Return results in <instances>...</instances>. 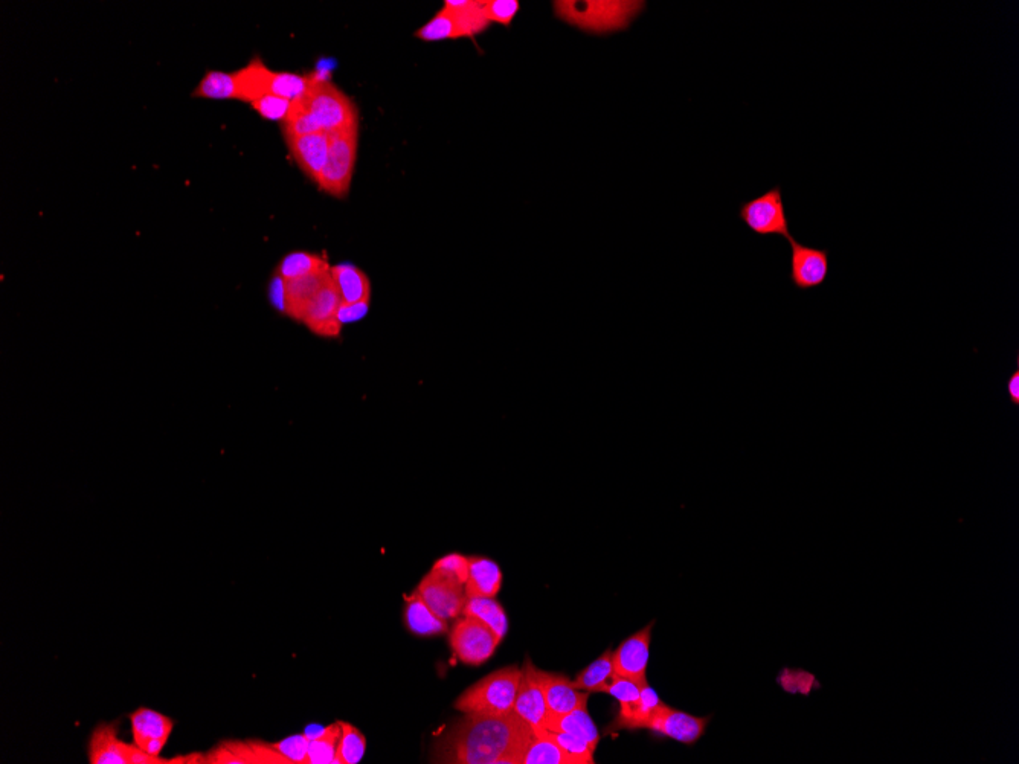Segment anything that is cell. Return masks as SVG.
Masks as SVG:
<instances>
[{
  "label": "cell",
  "instance_id": "obj_1",
  "mask_svg": "<svg viewBox=\"0 0 1019 764\" xmlns=\"http://www.w3.org/2000/svg\"><path fill=\"white\" fill-rule=\"evenodd\" d=\"M534 728L518 714H464L440 746V760L457 764H519Z\"/></svg>",
  "mask_w": 1019,
  "mask_h": 764
},
{
  "label": "cell",
  "instance_id": "obj_2",
  "mask_svg": "<svg viewBox=\"0 0 1019 764\" xmlns=\"http://www.w3.org/2000/svg\"><path fill=\"white\" fill-rule=\"evenodd\" d=\"M521 676L522 668L516 665L493 671L486 678L467 688L458 697L455 708L464 714H487V716L513 713Z\"/></svg>",
  "mask_w": 1019,
  "mask_h": 764
},
{
  "label": "cell",
  "instance_id": "obj_3",
  "mask_svg": "<svg viewBox=\"0 0 1019 764\" xmlns=\"http://www.w3.org/2000/svg\"><path fill=\"white\" fill-rule=\"evenodd\" d=\"M301 103L310 110L322 132L333 133L359 124L353 100L325 78L313 77Z\"/></svg>",
  "mask_w": 1019,
  "mask_h": 764
},
{
  "label": "cell",
  "instance_id": "obj_4",
  "mask_svg": "<svg viewBox=\"0 0 1019 764\" xmlns=\"http://www.w3.org/2000/svg\"><path fill=\"white\" fill-rule=\"evenodd\" d=\"M330 150L327 164L319 177V190L336 199H345L350 193L356 167L357 144H359V124L328 133Z\"/></svg>",
  "mask_w": 1019,
  "mask_h": 764
},
{
  "label": "cell",
  "instance_id": "obj_5",
  "mask_svg": "<svg viewBox=\"0 0 1019 764\" xmlns=\"http://www.w3.org/2000/svg\"><path fill=\"white\" fill-rule=\"evenodd\" d=\"M739 219L749 231L759 237H783L788 243L794 240L789 232L788 212L780 185L756 199L742 203L739 208Z\"/></svg>",
  "mask_w": 1019,
  "mask_h": 764
},
{
  "label": "cell",
  "instance_id": "obj_6",
  "mask_svg": "<svg viewBox=\"0 0 1019 764\" xmlns=\"http://www.w3.org/2000/svg\"><path fill=\"white\" fill-rule=\"evenodd\" d=\"M449 641L457 658L467 665H481L489 661L501 643V639L483 621L466 615L451 630Z\"/></svg>",
  "mask_w": 1019,
  "mask_h": 764
},
{
  "label": "cell",
  "instance_id": "obj_7",
  "mask_svg": "<svg viewBox=\"0 0 1019 764\" xmlns=\"http://www.w3.org/2000/svg\"><path fill=\"white\" fill-rule=\"evenodd\" d=\"M791 246V273L789 280L797 290H812L823 286L829 277V252L812 248L797 240L789 241Z\"/></svg>",
  "mask_w": 1019,
  "mask_h": 764
},
{
  "label": "cell",
  "instance_id": "obj_8",
  "mask_svg": "<svg viewBox=\"0 0 1019 764\" xmlns=\"http://www.w3.org/2000/svg\"><path fill=\"white\" fill-rule=\"evenodd\" d=\"M330 270L296 280L283 281L277 278V283L274 284L277 295L274 296L275 298L278 296V309L293 321L303 322L310 302L318 295L319 290L332 280Z\"/></svg>",
  "mask_w": 1019,
  "mask_h": 764
},
{
  "label": "cell",
  "instance_id": "obj_9",
  "mask_svg": "<svg viewBox=\"0 0 1019 764\" xmlns=\"http://www.w3.org/2000/svg\"><path fill=\"white\" fill-rule=\"evenodd\" d=\"M708 722L710 717L693 716L685 711L675 710L663 702L653 714L647 729L659 736L676 740L682 745H695L707 731Z\"/></svg>",
  "mask_w": 1019,
  "mask_h": 764
},
{
  "label": "cell",
  "instance_id": "obj_10",
  "mask_svg": "<svg viewBox=\"0 0 1019 764\" xmlns=\"http://www.w3.org/2000/svg\"><path fill=\"white\" fill-rule=\"evenodd\" d=\"M341 309V296L333 280H330L310 302L303 324L321 338H339L344 325L339 318Z\"/></svg>",
  "mask_w": 1019,
  "mask_h": 764
},
{
  "label": "cell",
  "instance_id": "obj_11",
  "mask_svg": "<svg viewBox=\"0 0 1019 764\" xmlns=\"http://www.w3.org/2000/svg\"><path fill=\"white\" fill-rule=\"evenodd\" d=\"M415 592L428 604L429 609L444 621L454 620L463 614L467 600L464 586L447 582L435 572L426 574Z\"/></svg>",
  "mask_w": 1019,
  "mask_h": 764
},
{
  "label": "cell",
  "instance_id": "obj_12",
  "mask_svg": "<svg viewBox=\"0 0 1019 764\" xmlns=\"http://www.w3.org/2000/svg\"><path fill=\"white\" fill-rule=\"evenodd\" d=\"M133 743L147 754L161 757L170 740L174 722L170 717L152 708H138L129 716Z\"/></svg>",
  "mask_w": 1019,
  "mask_h": 764
},
{
  "label": "cell",
  "instance_id": "obj_13",
  "mask_svg": "<svg viewBox=\"0 0 1019 764\" xmlns=\"http://www.w3.org/2000/svg\"><path fill=\"white\" fill-rule=\"evenodd\" d=\"M542 675H544V671L534 667L527 659L522 667L521 682H519L515 707H513V713L518 714L533 728H544L545 720L550 713L547 702H545L544 690H542Z\"/></svg>",
  "mask_w": 1019,
  "mask_h": 764
},
{
  "label": "cell",
  "instance_id": "obj_14",
  "mask_svg": "<svg viewBox=\"0 0 1019 764\" xmlns=\"http://www.w3.org/2000/svg\"><path fill=\"white\" fill-rule=\"evenodd\" d=\"M653 623L627 638L614 652V673L632 679L640 685H647V664H649L650 638Z\"/></svg>",
  "mask_w": 1019,
  "mask_h": 764
},
{
  "label": "cell",
  "instance_id": "obj_15",
  "mask_svg": "<svg viewBox=\"0 0 1019 764\" xmlns=\"http://www.w3.org/2000/svg\"><path fill=\"white\" fill-rule=\"evenodd\" d=\"M289 145L290 155L295 159L298 167L312 182L318 185L319 177L327 164L328 150H330V136L325 132L312 133L306 136H293L286 138Z\"/></svg>",
  "mask_w": 1019,
  "mask_h": 764
},
{
  "label": "cell",
  "instance_id": "obj_16",
  "mask_svg": "<svg viewBox=\"0 0 1019 764\" xmlns=\"http://www.w3.org/2000/svg\"><path fill=\"white\" fill-rule=\"evenodd\" d=\"M542 690H544L545 702L551 714H569L574 710L588 705V691L577 690L573 682L563 675H554L544 671L542 675Z\"/></svg>",
  "mask_w": 1019,
  "mask_h": 764
},
{
  "label": "cell",
  "instance_id": "obj_17",
  "mask_svg": "<svg viewBox=\"0 0 1019 764\" xmlns=\"http://www.w3.org/2000/svg\"><path fill=\"white\" fill-rule=\"evenodd\" d=\"M332 280L341 296L342 307L370 305L371 283L367 273L353 264L332 266Z\"/></svg>",
  "mask_w": 1019,
  "mask_h": 764
},
{
  "label": "cell",
  "instance_id": "obj_18",
  "mask_svg": "<svg viewBox=\"0 0 1019 764\" xmlns=\"http://www.w3.org/2000/svg\"><path fill=\"white\" fill-rule=\"evenodd\" d=\"M87 757L91 764H130L129 743L119 740L115 725L103 723L92 732Z\"/></svg>",
  "mask_w": 1019,
  "mask_h": 764
},
{
  "label": "cell",
  "instance_id": "obj_19",
  "mask_svg": "<svg viewBox=\"0 0 1019 764\" xmlns=\"http://www.w3.org/2000/svg\"><path fill=\"white\" fill-rule=\"evenodd\" d=\"M501 585L502 572L498 563L487 557H469V578L464 585L467 598H496Z\"/></svg>",
  "mask_w": 1019,
  "mask_h": 764
},
{
  "label": "cell",
  "instance_id": "obj_20",
  "mask_svg": "<svg viewBox=\"0 0 1019 764\" xmlns=\"http://www.w3.org/2000/svg\"><path fill=\"white\" fill-rule=\"evenodd\" d=\"M274 75L260 58H252L245 68L234 72L240 101L252 104L264 95H271Z\"/></svg>",
  "mask_w": 1019,
  "mask_h": 764
},
{
  "label": "cell",
  "instance_id": "obj_21",
  "mask_svg": "<svg viewBox=\"0 0 1019 764\" xmlns=\"http://www.w3.org/2000/svg\"><path fill=\"white\" fill-rule=\"evenodd\" d=\"M663 700L659 699L656 691L649 684L644 685L641 690L640 699L631 704L620 705V713L612 723L614 729H640L647 728L653 714L658 710Z\"/></svg>",
  "mask_w": 1019,
  "mask_h": 764
},
{
  "label": "cell",
  "instance_id": "obj_22",
  "mask_svg": "<svg viewBox=\"0 0 1019 764\" xmlns=\"http://www.w3.org/2000/svg\"><path fill=\"white\" fill-rule=\"evenodd\" d=\"M405 623L409 632L418 636H435L447 632V621L435 615L417 592L406 598Z\"/></svg>",
  "mask_w": 1019,
  "mask_h": 764
},
{
  "label": "cell",
  "instance_id": "obj_23",
  "mask_svg": "<svg viewBox=\"0 0 1019 764\" xmlns=\"http://www.w3.org/2000/svg\"><path fill=\"white\" fill-rule=\"evenodd\" d=\"M544 728L548 729V731L573 734V736L586 740L594 749H597L598 740H600L597 726L592 722L586 707L574 710L573 713L562 714V716L548 713Z\"/></svg>",
  "mask_w": 1019,
  "mask_h": 764
},
{
  "label": "cell",
  "instance_id": "obj_24",
  "mask_svg": "<svg viewBox=\"0 0 1019 764\" xmlns=\"http://www.w3.org/2000/svg\"><path fill=\"white\" fill-rule=\"evenodd\" d=\"M332 269L324 255L312 254V252L296 251L290 252L281 260L277 267V278L283 281L296 280V278L310 277L318 273L328 272Z\"/></svg>",
  "mask_w": 1019,
  "mask_h": 764
},
{
  "label": "cell",
  "instance_id": "obj_25",
  "mask_svg": "<svg viewBox=\"0 0 1019 764\" xmlns=\"http://www.w3.org/2000/svg\"><path fill=\"white\" fill-rule=\"evenodd\" d=\"M415 37L423 42H443L464 39L467 36L460 17L449 8L443 7L428 23L417 29Z\"/></svg>",
  "mask_w": 1019,
  "mask_h": 764
},
{
  "label": "cell",
  "instance_id": "obj_26",
  "mask_svg": "<svg viewBox=\"0 0 1019 764\" xmlns=\"http://www.w3.org/2000/svg\"><path fill=\"white\" fill-rule=\"evenodd\" d=\"M519 764H573V760L551 739L545 728H534V737Z\"/></svg>",
  "mask_w": 1019,
  "mask_h": 764
},
{
  "label": "cell",
  "instance_id": "obj_27",
  "mask_svg": "<svg viewBox=\"0 0 1019 764\" xmlns=\"http://www.w3.org/2000/svg\"><path fill=\"white\" fill-rule=\"evenodd\" d=\"M463 614L466 617L478 618L479 621H483L501 641L507 633V615L495 598H467Z\"/></svg>",
  "mask_w": 1019,
  "mask_h": 764
},
{
  "label": "cell",
  "instance_id": "obj_28",
  "mask_svg": "<svg viewBox=\"0 0 1019 764\" xmlns=\"http://www.w3.org/2000/svg\"><path fill=\"white\" fill-rule=\"evenodd\" d=\"M614 675V652L608 649L585 670L580 671L576 681H573V685L577 690L600 693Z\"/></svg>",
  "mask_w": 1019,
  "mask_h": 764
},
{
  "label": "cell",
  "instance_id": "obj_29",
  "mask_svg": "<svg viewBox=\"0 0 1019 764\" xmlns=\"http://www.w3.org/2000/svg\"><path fill=\"white\" fill-rule=\"evenodd\" d=\"M193 97L205 98V100L240 101L234 72L232 74L220 71L206 72L196 89L193 90Z\"/></svg>",
  "mask_w": 1019,
  "mask_h": 764
},
{
  "label": "cell",
  "instance_id": "obj_30",
  "mask_svg": "<svg viewBox=\"0 0 1019 764\" xmlns=\"http://www.w3.org/2000/svg\"><path fill=\"white\" fill-rule=\"evenodd\" d=\"M341 732V722H336L322 729L315 737H310L307 764H339L338 746Z\"/></svg>",
  "mask_w": 1019,
  "mask_h": 764
},
{
  "label": "cell",
  "instance_id": "obj_31",
  "mask_svg": "<svg viewBox=\"0 0 1019 764\" xmlns=\"http://www.w3.org/2000/svg\"><path fill=\"white\" fill-rule=\"evenodd\" d=\"M341 740L338 746L339 764H357L367 752V739L356 726L341 722Z\"/></svg>",
  "mask_w": 1019,
  "mask_h": 764
},
{
  "label": "cell",
  "instance_id": "obj_32",
  "mask_svg": "<svg viewBox=\"0 0 1019 764\" xmlns=\"http://www.w3.org/2000/svg\"><path fill=\"white\" fill-rule=\"evenodd\" d=\"M322 132L318 122L313 118L310 110L301 101H293L289 113L283 121L284 138L293 136H306L312 133Z\"/></svg>",
  "mask_w": 1019,
  "mask_h": 764
},
{
  "label": "cell",
  "instance_id": "obj_33",
  "mask_svg": "<svg viewBox=\"0 0 1019 764\" xmlns=\"http://www.w3.org/2000/svg\"><path fill=\"white\" fill-rule=\"evenodd\" d=\"M548 736L563 749L566 755H568L573 764H592L594 761L595 749L589 745L586 740L580 739V737L568 734V732H554L548 731Z\"/></svg>",
  "mask_w": 1019,
  "mask_h": 764
},
{
  "label": "cell",
  "instance_id": "obj_34",
  "mask_svg": "<svg viewBox=\"0 0 1019 764\" xmlns=\"http://www.w3.org/2000/svg\"><path fill=\"white\" fill-rule=\"evenodd\" d=\"M431 571L443 577L447 582L464 586L469 578V557L458 553L447 554L434 563Z\"/></svg>",
  "mask_w": 1019,
  "mask_h": 764
},
{
  "label": "cell",
  "instance_id": "obj_35",
  "mask_svg": "<svg viewBox=\"0 0 1019 764\" xmlns=\"http://www.w3.org/2000/svg\"><path fill=\"white\" fill-rule=\"evenodd\" d=\"M521 4L518 0H484L483 11L490 23H499L502 26H512L513 20L518 16Z\"/></svg>",
  "mask_w": 1019,
  "mask_h": 764
},
{
  "label": "cell",
  "instance_id": "obj_36",
  "mask_svg": "<svg viewBox=\"0 0 1019 764\" xmlns=\"http://www.w3.org/2000/svg\"><path fill=\"white\" fill-rule=\"evenodd\" d=\"M309 742V736L298 734V736L287 737V739L281 740V742L272 743V746H274L278 754L286 758L287 764H307V760H309V757H307V754H309Z\"/></svg>",
  "mask_w": 1019,
  "mask_h": 764
},
{
  "label": "cell",
  "instance_id": "obj_37",
  "mask_svg": "<svg viewBox=\"0 0 1019 764\" xmlns=\"http://www.w3.org/2000/svg\"><path fill=\"white\" fill-rule=\"evenodd\" d=\"M643 687L644 685H640L638 682L632 681V679L614 675L611 681L606 684V687L603 688L602 693L611 694L612 697H615L620 702V705H626L640 699Z\"/></svg>",
  "mask_w": 1019,
  "mask_h": 764
},
{
  "label": "cell",
  "instance_id": "obj_38",
  "mask_svg": "<svg viewBox=\"0 0 1019 764\" xmlns=\"http://www.w3.org/2000/svg\"><path fill=\"white\" fill-rule=\"evenodd\" d=\"M251 106L263 118L283 122L286 119L287 113H289L292 101L275 97V95H264L260 100L254 101Z\"/></svg>",
  "mask_w": 1019,
  "mask_h": 764
},
{
  "label": "cell",
  "instance_id": "obj_39",
  "mask_svg": "<svg viewBox=\"0 0 1019 764\" xmlns=\"http://www.w3.org/2000/svg\"><path fill=\"white\" fill-rule=\"evenodd\" d=\"M200 763L203 764H246L234 749L229 748L226 742L220 743L217 748L211 749L208 754H203L200 757Z\"/></svg>",
  "mask_w": 1019,
  "mask_h": 764
},
{
  "label": "cell",
  "instance_id": "obj_40",
  "mask_svg": "<svg viewBox=\"0 0 1019 764\" xmlns=\"http://www.w3.org/2000/svg\"><path fill=\"white\" fill-rule=\"evenodd\" d=\"M1007 395L1015 408L1019 406V366L1013 371L1012 376L1006 382Z\"/></svg>",
  "mask_w": 1019,
  "mask_h": 764
}]
</instances>
